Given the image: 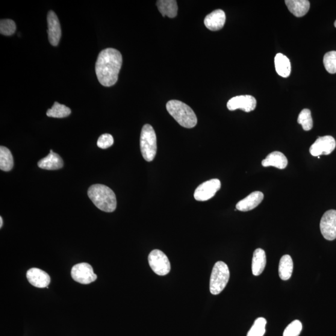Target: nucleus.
Segmentation results:
<instances>
[{"label": "nucleus", "mask_w": 336, "mask_h": 336, "mask_svg": "<svg viewBox=\"0 0 336 336\" xmlns=\"http://www.w3.org/2000/svg\"><path fill=\"white\" fill-rule=\"evenodd\" d=\"M123 63L122 55L116 49L107 48L99 53L96 64L97 79L105 87L116 84Z\"/></svg>", "instance_id": "obj_1"}, {"label": "nucleus", "mask_w": 336, "mask_h": 336, "mask_svg": "<svg viewBox=\"0 0 336 336\" xmlns=\"http://www.w3.org/2000/svg\"><path fill=\"white\" fill-rule=\"evenodd\" d=\"M88 196L100 210L112 212L116 209V194L110 188L105 185L98 184L91 185L88 190Z\"/></svg>", "instance_id": "obj_2"}, {"label": "nucleus", "mask_w": 336, "mask_h": 336, "mask_svg": "<svg viewBox=\"0 0 336 336\" xmlns=\"http://www.w3.org/2000/svg\"><path fill=\"white\" fill-rule=\"evenodd\" d=\"M169 114L182 127L194 128L197 125V119L195 113L190 106L179 100H172L166 104Z\"/></svg>", "instance_id": "obj_3"}, {"label": "nucleus", "mask_w": 336, "mask_h": 336, "mask_svg": "<svg viewBox=\"0 0 336 336\" xmlns=\"http://www.w3.org/2000/svg\"><path fill=\"white\" fill-rule=\"evenodd\" d=\"M140 149L144 160L148 162L154 160L157 152V140L155 129L149 124L144 125L141 129Z\"/></svg>", "instance_id": "obj_4"}, {"label": "nucleus", "mask_w": 336, "mask_h": 336, "mask_svg": "<svg viewBox=\"0 0 336 336\" xmlns=\"http://www.w3.org/2000/svg\"><path fill=\"white\" fill-rule=\"evenodd\" d=\"M230 272L228 265L217 262L212 269L210 279V291L214 295L220 294L228 285Z\"/></svg>", "instance_id": "obj_5"}, {"label": "nucleus", "mask_w": 336, "mask_h": 336, "mask_svg": "<svg viewBox=\"0 0 336 336\" xmlns=\"http://www.w3.org/2000/svg\"><path fill=\"white\" fill-rule=\"evenodd\" d=\"M150 267L156 275L164 276L167 275L171 270L169 259L160 250H153L148 256Z\"/></svg>", "instance_id": "obj_6"}, {"label": "nucleus", "mask_w": 336, "mask_h": 336, "mask_svg": "<svg viewBox=\"0 0 336 336\" xmlns=\"http://www.w3.org/2000/svg\"><path fill=\"white\" fill-rule=\"evenodd\" d=\"M221 187L219 179H212L203 182L196 188L194 194V199L197 201H206L213 197Z\"/></svg>", "instance_id": "obj_7"}, {"label": "nucleus", "mask_w": 336, "mask_h": 336, "mask_svg": "<svg viewBox=\"0 0 336 336\" xmlns=\"http://www.w3.org/2000/svg\"><path fill=\"white\" fill-rule=\"evenodd\" d=\"M71 276L79 284L87 285L95 282L97 276L94 272L93 268L87 263L74 265L72 268Z\"/></svg>", "instance_id": "obj_8"}, {"label": "nucleus", "mask_w": 336, "mask_h": 336, "mask_svg": "<svg viewBox=\"0 0 336 336\" xmlns=\"http://www.w3.org/2000/svg\"><path fill=\"white\" fill-rule=\"evenodd\" d=\"M321 234L328 240L336 238V211L329 210L324 214L320 222Z\"/></svg>", "instance_id": "obj_9"}, {"label": "nucleus", "mask_w": 336, "mask_h": 336, "mask_svg": "<svg viewBox=\"0 0 336 336\" xmlns=\"http://www.w3.org/2000/svg\"><path fill=\"white\" fill-rule=\"evenodd\" d=\"M335 146V140L332 137H319L311 146L309 152L312 156L318 157L320 155H328L334 151Z\"/></svg>", "instance_id": "obj_10"}, {"label": "nucleus", "mask_w": 336, "mask_h": 336, "mask_svg": "<svg viewBox=\"0 0 336 336\" xmlns=\"http://www.w3.org/2000/svg\"><path fill=\"white\" fill-rule=\"evenodd\" d=\"M256 106V100L252 96H239L233 97L229 100L227 107L229 110L234 111L241 109L244 111L250 112L254 110Z\"/></svg>", "instance_id": "obj_11"}, {"label": "nucleus", "mask_w": 336, "mask_h": 336, "mask_svg": "<svg viewBox=\"0 0 336 336\" xmlns=\"http://www.w3.org/2000/svg\"><path fill=\"white\" fill-rule=\"evenodd\" d=\"M48 33L50 44L53 46H57L61 38V27L60 20L53 11H49L48 16Z\"/></svg>", "instance_id": "obj_12"}, {"label": "nucleus", "mask_w": 336, "mask_h": 336, "mask_svg": "<svg viewBox=\"0 0 336 336\" xmlns=\"http://www.w3.org/2000/svg\"><path fill=\"white\" fill-rule=\"evenodd\" d=\"M26 276L28 282L35 287L43 288L48 287L51 282V278L48 273L37 268L29 269Z\"/></svg>", "instance_id": "obj_13"}, {"label": "nucleus", "mask_w": 336, "mask_h": 336, "mask_svg": "<svg viewBox=\"0 0 336 336\" xmlns=\"http://www.w3.org/2000/svg\"><path fill=\"white\" fill-rule=\"evenodd\" d=\"M264 198L263 193L260 191H255L238 202L236 205V209L241 212L252 211L260 204Z\"/></svg>", "instance_id": "obj_14"}, {"label": "nucleus", "mask_w": 336, "mask_h": 336, "mask_svg": "<svg viewBox=\"0 0 336 336\" xmlns=\"http://www.w3.org/2000/svg\"><path fill=\"white\" fill-rule=\"evenodd\" d=\"M226 14L222 10H216L209 14L204 19L206 27L209 30L219 31L223 27L226 22Z\"/></svg>", "instance_id": "obj_15"}, {"label": "nucleus", "mask_w": 336, "mask_h": 336, "mask_svg": "<svg viewBox=\"0 0 336 336\" xmlns=\"http://www.w3.org/2000/svg\"><path fill=\"white\" fill-rule=\"evenodd\" d=\"M38 166L41 169L46 170H57L63 167V160L61 156L50 150L49 154L45 158L41 159L38 163Z\"/></svg>", "instance_id": "obj_16"}, {"label": "nucleus", "mask_w": 336, "mask_h": 336, "mask_svg": "<svg viewBox=\"0 0 336 336\" xmlns=\"http://www.w3.org/2000/svg\"><path fill=\"white\" fill-rule=\"evenodd\" d=\"M264 167L273 166L284 170L288 165V160L284 154L279 152H274L268 155L262 162Z\"/></svg>", "instance_id": "obj_17"}, {"label": "nucleus", "mask_w": 336, "mask_h": 336, "mask_svg": "<svg viewBox=\"0 0 336 336\" xmlns=\"http://www.w3.org/2000/svg\"><path fill=\"white\" fill-rule=\"evenodd\" d=\"M289 11L296 17H302L308 12L310 4L307 0H286Z\"/></svg>", "instance_id": "obj_18"}, {"label": "nucleus", "mask_w": 336, "mask_h": 336, "mask_svg": "<svg viewBox=\"0 0 336 336\" xmlns=\"http://www.w3.org/2000/svg\"><path fill=\"white\" fill-rule=\"evenodd\" d=\"M267 264L265 252L263 249H257L253 253L252 270L253 275L258 276L264 272Z\"/></svg>", "instance_id": "obj_19"}, {"label": "nucleus", "mask_w": 336, "mask_h": 336, "mask_svg": "<svg viewBox=\"0 0 336 336\" xmlns=\"http://www.w3.org/2000/svg\"><path fill=\"white\" fill-rule=\"evenodd\" d=\"M156 5L163 16L174 18L178 14V5L175 0H159L156 2Z\"/></svg>", "instance_id": "obj_20"}, {"label": "nucleus", "mask_w": 336, "mask_h": 336, "mask_svg": "<svg viewBox=\"0 0 336 336\" xmlns=\"http://www.w3.org/2000/svg\"><path fill=\"white\" fill-rule=\"evenodd\" d=\"M275 69L277 73L283 78H288L291 73V63L287 56L278 53L275 58Z\"/></svg>", "instance_id": "obj_21"}, {"label": "nucleus", "mask_w": 336, "mask_h": 336, "mask_svg": "<svg viewBox=\"0 0 336 336\" xmlns=\"http://www.w3.org/2000/svg\"><path fill=\"white\" fill-rule=\"evenodd\" d=\"M293 271L292 258L289 255L283 256L279 264V275L282 280H288L291 278Z\"/></svg>", "instance_id": "obj_22"}, {"label": "nucleus", "mask_w": 336, "mask_h": 336, "mask_svg": "<svg viewBox=\"0 0 336 336\" xmlns=\"http://www.w3.org/2000/svg\"><path fill=\"white\" fill-rule=\"evenodd\" d=\"M13 164V158L10 150L5 146L0 147V169L4 172H10Z\"/></svg>", "instance_id": "obj_23"}, {"label": "nucleus", "mask_w": 336, "mask_h": 336, "mask_svg": "<svg viewBox=\"0 0 336 336\" xmlns=\"http://www.w3.org/2000/svg\"><path fill=\"white\" fill-rule=\"evenodd\" d=\"M71 110L67 106L60 104V103L55 102L51 108L49 109L46 112L47 116L52 118L62 119L70 116Z\"/></svg>", "instance_id": "obj_24"}, {"label": "nucleus", "mask_w": 336, "mask_h": 336, "mask_svg": "<svg viewBox=\"0 0 336 336\" xmlns=\"http://www.w3.org/2000/svg\"><path fill=\"white\" fill-rule=\"evenodd\" d=\"M297 122L302 125L303 129L305 131H309L313 126V121H312L311 111L309 109L305 108L300 112Z\"/></svg>", "instance_id": "obj_25"}, {"label": "nucleus", "mask_w": 336, "mask_h": 336, "mask_svg": "<svg viewBox=\"0 0 336 336\" xmlns=\"http://www.w3.org/2000/svg\"><path fill=\"white\" fill-rule=\"evenodd\" d=\"M266 324L267 321L265 318H257L247 336H264L265 333Z\"/></svg>", "instance_id": "obj_26"}, {"label": "nucleus", "mask_w": 336, "mask_h": 336, "mask_svg": "<svg viewBox=\"0 0 336 336\" xmlns=\"http://www.w3.org/2000/svg\"><path fill=\"white\" fill-rule=\"evenodd\" d=\"M324 67L329 73H336V51L327 52L324 56Z\"/></svg>", "instance_id": "obj_27"}, {"label": "nucleus", "mask_w": 336, "mask_h": 336, "mask_svg": "<svg viewBox=\"0 0 336 336\" xmlns=\"http://www.w3.org/2000/svg\"><path fill=\"white\" fill-rule=\"evenodd\" d=\"M16 29L14 21L10 19L1 20L0 22V33L4 36H11Z\"/></svg>", "instance_id": "obj_28"}, {"label": "nucleus", "mask_w": 336, "mask_h": 336, "mask_svg": "<svg viewBox=\"0 0 336 336\" xmlns=\"http://www.w3.org/2000/svg\"><path fill=\"white\" fill-rule=\"evenodd\" d=\"M302 324L299 320L294 321L286 328L284 336H298L302 331Z\"/></svg>", "instance_id": "obj_29"}, {"label": "nucleus", "mask_w": 336, "mask_h": 336, "mask_svg": "<svg viewBox=\"0 0 336 336\" xmlns=\"http://www.w3.org/2000/svg\"><path fill=\"white\" fill-rule=\"evenodd\" d=\"M114 140L112 135L105 134L101 135L97 141V146L102 149H107L113 145Z\"/></svg>", "instance_id": "obj_30"}, {"label": "nucleus", "mask_w": 336, "mask_h": 336, "mask_svg": "<svg viewBox=\"0 0 336 336\" xmlns=\"http://www.w3.org/2000/svg\"><path fill=\"white\" fill-rule=\"evenodd\" d=\"M3 223H4V221H3L2 217H0V228H2Z\"/></svg>", "instance_id": "obj_31"}, {"label": "nucleus", "mask_w": 336, "mask_h": 336, "mask_svg": "<svg viewBox=\"0 0 336 336\" xmlns=\"http://www.w3.org/2000/svg\"><path fill=\"white\" fill-rule=\"evenodd\" d=\"M334 26H335V27L336 28V21H335V22L334 23Z\"/></svg>", "instance_id": "obj_32"}]
</instances>
